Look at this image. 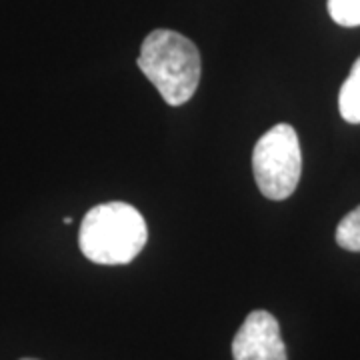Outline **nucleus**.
<instances>
[{"instance_id": "f257e3e1", "label": "nucleus", "mask_w": 360, "mask_h": 360, "mask_svg": "<svg viewBox=\"0 0 360 360\" xmlns=\"http://www.w3.org/2000/svg\"><path fill=\"white\" fill-rule=\"evenodd\" d=\"M139 68L165 103L180 106L194 96L200 82V52L193 40L174 30H153L141 46Z\"/></svg>"}, {"instance_id": "f03ea898", "label": "nucleus", "mask_w": 360, "mask_h": 360, "mask_svg": "<svg viewBox=\"0 0 360 360\" xmlns=\"http://www.w3.org/2000/svg\"><path fill=\"white\" fill-rule=\"evenodd\" d=\"M148 231L142 214L127 202L94 206L82 219L78 245L96 264H129L141 255Z\"/></svg>"}, {"instance_id": "7ed1b4c3", "label": "nucleus", "mask_w": 360, "mask_h": 360, "mask_svg": "<svg viewBox=\"0 0 360 360\" xmlns=\"http://www.w3.org/2000/svg\"><path fill=\"white\" fill-rule=\"evenodd\" d=\"M252 172L260 193L270 200H284L295 193L302 172V150L290 124H276L258 139Z\"/></svg>"}, {"instance_id": "20e7f679", "label": "nucleus", "mask_w": 360, "mask_h": 360, "mask_svg": "<svg viewBox=\"0 0 360 360\" xmlns=\"http://www.w3.org/2000/svg\"><path fill=\"white\" fill-rule=\"evenodd\" d=\"M234 360H288L278 321L266 310H252L232 340Z\"/></svg>"}, {"instance_id": "39448f33", "label": "nucleus", "mask_w": 360, "mask_h": 360, "mask_svg": "<svg viewBox=\"0 0 360 360\" xmlns=\"http://www.w3.org/2000/svg\"><path fill=\"white\" fill-rule=\"evenodd\" d=\"M340 116L350 124H360V58L352 65L338 94Z\"/></svg>"}, {"instance_id": "423d86ee", "label": "nucleus", "mask_w": 360, "mask_h": 360, "mask_svg": "<svg viewBox=\"0 0 360 360\" xmlns=\"http://www.w3.org/2000/svg\"><path fill=\"white\" fill-rule=\"evenodd\" d=\"M336 245L350 252H360V206L350 210L336 226Z\"/></svg>"}, {"instance_id": "0eeeda50", "label": "nucleus", "mask_w": 360, "mask_h": 360, "mask_svg": "<svg viewBox=\"0 0 360 360\" xmlns=\"http://www.w3.org/2000/svg\"><path fill=\"white\" fill-rule=\"evenodd\" d=\"M328 14L336 25L360 26V0H328Z\"/></svg>"}, {"instance_id": "6e6552de", "label": "nucleus", "mask_w": 360, "mask_h": 360, "mask_svg": "<svg viewBox=\"0 0 360 360\" xmlns=\"http://www.w3.org/2000/svg\"><path fill=\"white\" fill-rule=\"evenodd\" d=\"M20 360H37V359H20Z\"/></svg>"}]
</instances>
